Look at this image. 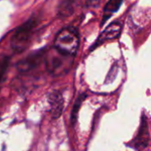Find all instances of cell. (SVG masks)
<instances>
[{
	"label": "cell",
	"instance_id": "52a82bcc",
	"mask_svg": "<svg viewBox=\"0 0 151 151\" xmlns=\"http://www.w3.org/2000/svg\"><path fill=\"white\" fill-rule=\"evenodd\" d=\"M121 32V25L119 22H112L110 24L104 32L100 35L99 38L97 39L96 44H99L101 42H104L107 40H112L115 38H118L119 36V34Z\"/></svg>",
	"mask_w": 151,
	"mask_h": 151
},
{
	"label": "cell",
	"instance_id": "8992f818",
	"mask_svg": "<svg viewBox=\"0 0 151 151\" xmlns=\"http://www.w3.org/2000/svg\"><path fill=\"white\" fill-rule=\"evenodd\" d=\"M47 99L52 119H58L64 111V99L61 93L58 90H54L49 94Z\"/></svg>",
	"mask_w": 151,
	"mask_h": 151
},
{
	"label": "cell",
	"instance_id": "9c48e42d",
	"mask_svg": "<svg viewBox=\"0 0 151 151\" xmlns=\"http://www.w3.org/2000/svg\"><path fill=\"white\" fill-rule=\"evenodd\" d=\"M87 98V95L86 94H81L78 96V98L75 100L74 104L73 106V111H72V114H71V122L73 125H75L77 118H78V113H79V110L82 104V102Z\"/></svg>",
	"mask_w": 151,
	"mask_h": 151
},
{
	"label": "cell",
	"instance_id": "8fae6325",
	"mask_svg": "<svg viewBox=\"0 0 151 151\" xmlns=\"http://www.w3.org/2000/svg\"><path fill=\"white\" fill-rule=\"evenodd\" d=\"M9 62L10 58L8 57H3L0 58V90L5 79L6 72L9 66Z\"/></svg>",
	"mask_w": 151,
	"mask_h": 151
},
{
	"label": "cell",
	"instance_id": "30bf717a",
	"mask_svg": "<svg viewBox=\"0 0 151 151\" xmlns=\"http://www.w3.org/2000/svg\"><path fill=\"white\" fill-rule=\"evenodd\" d=\"M76 0H64L59 7V14L62 16H68L72 14L74 10V4Z\"/></svg>",
	"mask_w": 151,
	"mask_h": 151
},
{
	"label": "cell",
	"instance_id": "7a4b0ae2",
	"mask_svg": "<svg viewBox=\"0 0 151 151\" xmlns=\"http://www.w3.org/2000/svg\"><path fill=\"white\" fill-rule=\"evenodd\" d=\"M36 24V19L31 18L16 29L11 39L12 48L16 52H20L24 50L25 48L27 46Z\"/></svg>",
	"mask_w": 151,
	"mask_h": 151
},
{
	"label": "cell",
	"instance_id": "5b68a950",
	"mask_svg": "<svg viewBox=\"0 0 151 151\" xmlns=\"http://www.w3.org/2000/svg\"><path fill=\"white\" fill-rule=\"evenodd\" d=\"M45 52L44 50H42L28 55L17 64V69L21 73H27L36 68L44 59Z\"/></svg>",
	"mask_w": 151,
	"mask_h": 151
},
{
	"label": "cell",
	"instance_id": "ba28073f",
	"mask_svg": "<svg viewBox=\"0 0 151 151\" xmlns=\"http://www.w3.org/2000/svg\"><path fill=\"white\" fill-rule=\"evenodd\" d=\"M123 0H109V2L105 4V7L104 9V17H103V22L102 25L111 17V15L117 12L121 5Z\"/></svg>",
	"mask_w": 151,
	"mask_h": 151
},
{
	"label": "cell",
	"instance_id": "7c38bea8",
	"mask_svg": "<svg viewBox=\"0 0 151 151\" xmlns=\"http://www.w3.org/2000/svg\"><path fill=\"white\" fill-rule=\"evenodd\" d=\"M101 0H86V2L89 4V5H92V6H96V4H98L100 3Z\"/></svg>",
	"mask_w": 151,
	"mask_h": 151
},
{
	"label": "cell",
	"instance_id": "6da1fadb",
	"mask_svg": "<svg viewBox=\"0 0 151 151\" xmlns=\"http://www.w3.org/2000/svg\"><path fill=\"white\" fill-rule=\"evenodd\" d=\"M80 38L75 28L69 27L63 28L56 36L54 49L62 54L73 57L79 48Z\"/></svg>",
	"mask_w": 151,
	"mask_h": 151
},
{
	"label": "cell",
	"instance_id": "3957f363",
	"mask_svg": "<svg viewBox=\"0 0 151 151\" xmlns=\"http://www.w3.org/2000/svg\"><path fill=\"white\" fill-rule=\"evenodd\" d=\"M44 60L50 73L53 74H59L67 71V69L71 67L73 57L62 54L56 49H53L51 52H45Z\"/></svg>",
	"mask_w": 151,
	"mask_h": 151
},
{
	"label": "cell",
	"instance_id": "277c9868",
	"mask_svg": "<svg viewBox=\"0 0 151 151\" xmlns=\"http://www.w3.org/2000/svg\"><path fill=\"white\" fill-rule=\"evenodd\" d=\"M149 144H150V130H149L148 118L145 115V113H143L137 135L131 142L127 144V146L136 150L142 151L149 146Z\"/></svg>",
	"mask_w": 151,
	"mask_h": 151
}]
</instances>
